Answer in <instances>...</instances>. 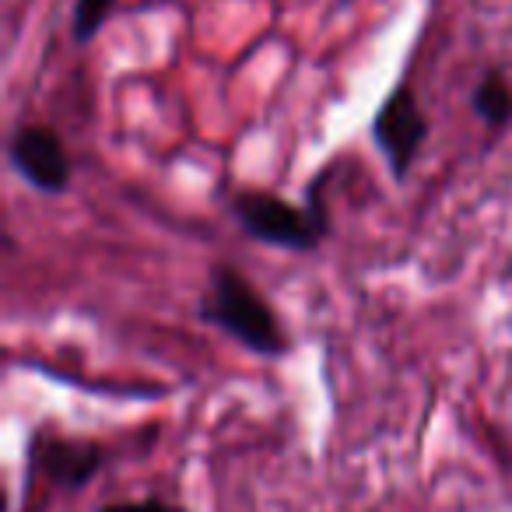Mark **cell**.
I'll use <instances>...</instances> for the list:
<instances>
[{"label":"cell","mask_w":512,"mask_h":512,"mask_svg":"<svg viewBox=\"0 0 512 512\" xmlns=\"http://www.w3.org/2000/svg\"><path fill=\"white\" fill-rule=\"evenodd\" d=\"M197 316L211 327L225 330L253 355L278 358L288 351V337L274 316L271 302L249 285L246 274H239L228 264H218L211 271L207 292L197 302Z\"/></svg>","instance_id":"cell-1"},{"label":"cell","mask_w":512,"mask_h":512,"mask_svg":"<svg viewBox=\"0 0 512 512\" xmlns=\"http://www.w3.org/2000/svg\"><path fill=\"white\" fill-rule=\"evenodd\" d=\"M232 214L249 239L288 249V253H313L323 242V235L330 232L327 207L316 193L306 207H295L274 193L239 190L232 197Z\"/></svg>","instance_id":"cell-2"},{"label":"cell","mask_w":512,"mask_h":512,"mask_svg":"<svg viewBox=\"0 0 512 512\" xmlns=\"http://www.w3.org/2000/svg\"><path fill=\"white\" fill-rule=\"evenodd\" d=\"M425 137H428L425 109L418 106L411 88L397 85L386 95L383 106L376 109V120H372V141L383 151L386 165H390L397 179H404L411 172Z\"/></svg>","instance_id":"cell-3"},{"label":"cell","mask_w":512,"mask_h":512,"mask_svg":"<svg viewBox=\"0 0 512 512\" xmlns=\"http://www.w3.org/2000/svg\"><path fill=\"white\" fill-rule=\"evenodd\" d=\"M8 162L39 193H64L71 186V155L57 130L43 123H22L11 130Z\"/></svg>","instance_id":"cell-4"},{"label":"cell","mask_w":512,"mask_h":512,"mask_svg":"<svg viewBox=\"0 0 512 512\" xmlns=\"http://www.w3.org/2000/svg\"><path fill=\"white\" fill-rule=\"evenodd\" d=\"M32 474H46L60 488H81L95 477V470L102 467V449L95 442L81 439H64V435H36L32 442Z\"/></svg>","instance_id":"cell-5"},{"label":"cell","mask_w":512,"mask_h":512,"mask_svg":"<svg viewBox=\"0 0 512 512\" xmlns=\"http://www.w3.org/2000/svg\"><path fill=\"white\" fill-rule=\"evenodd\" d=\"M474 113L481 116L488 127H505L512 120V85L505 81L502 71H488L474 88V99H470Z\"/></svg>","instance_id":"cell-6"},{"label":"cell","mask_w":512,"mask_h":512,"mask_svg":"<svg viewBox=\"0 0 512 512\" xmlns=\"http://www.w3.org/2000/svg\"><path fill=\"white\" fill-rule=\"evenodd\" d=\"M116 0H78L74 4V18H71V32L78 43H92L102 32V25L113 15Z\"/></svg>","instance_id":"cell-7"},{"label":"cell","mask_w":512,"mask_h":512,"mask_svg":"<svg viewBox=\"0 0 512 512\" xmlns=\"http://www.w3.org/2000/svg\"><path fill=\"white\" fill-rule=\"evenodd\" d=\"M99 512H186L183 505L165 502V498H130V502H109Z\"/></svg>","instance_id":"cell-8"}]
</instances>
